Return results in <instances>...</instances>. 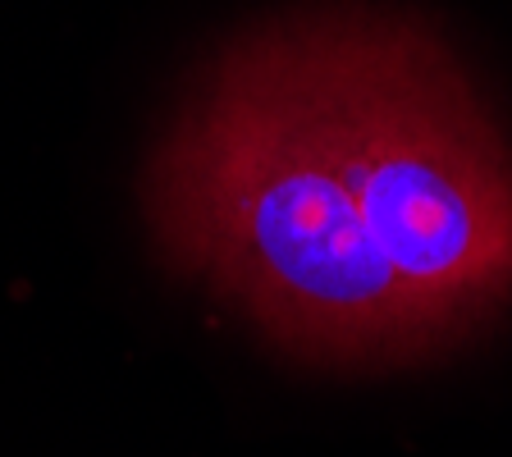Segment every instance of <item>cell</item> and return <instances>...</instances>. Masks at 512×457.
<instances>
[{
	"label": "cell",
	"mask_w": 512,
	"mask_h": 457,
	"mask_svg": "<svg viewBox=\"0 0 512 457\" xmlns=\"http://www.w3.org/2000/svg\"><path fill=\"white\" fill-rule=\"evenodd\" d=\"M439 357L512 311V142L471 74L403 14L311 10L261 28Z\"/></svg>",
	"instance_id": "7a4b0ae2"
},
{
	"label": "cell",
	"mask_w": 512,
	"mask_h": 457,
	"mask_svg": "<svg viewBox=\"0 0 512 457\" xmlns=\"http://www.w3.org/2000/svg\"><path fill=\"white\" fill-rule=\"evenodd\" d=\"M142 211L165 266L293 362L362 375L439 362L261 28L183 96L142 174Z\"/></svg>",
	"instance_id": "6da1fadb"
}]
</instances>
